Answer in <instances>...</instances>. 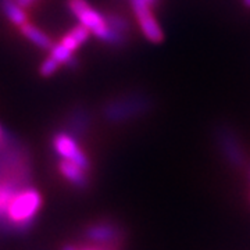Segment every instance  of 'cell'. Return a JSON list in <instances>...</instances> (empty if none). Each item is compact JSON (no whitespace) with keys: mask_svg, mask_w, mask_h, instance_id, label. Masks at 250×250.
<instances>
[{"mask_svg":"<svg viewBox=\"0 0 250 250\" xmlns=\"http://www.w3.org/2000/svg\"><path fill=\"white\" fill-rule=\"evenodd\" d=\"M41 205H42L41 193L34 187L27 185L20 189L16 196L11 199L4 218L0 224L4 227V229H11L17 232L24 231L34 223Z\"/></svg>","mask_w":250,"mask_h":250,"instance_id":"obj_1","label":"cell"},{"mask_svg":"<svg viewBox=\"0 0 250 250\" xmlns=\"http://www.w3.org/2000/svg\"><path fill=\"white\" fill-rule=\"evenodd\" d=\"M67 7L77 17L81 25L99 41L111 46H123L126 42V36L108 27L104 14L93 9L86 0H67Z\"/></svg>","mask_w":250,"mask_h":250,"instance_id":"obj_2","label":"cell"},{"mask_svg":"<svg viewBox=\"0 0 250 250\" xmlns=\"http://www.w3.org/2000/svg\"><path fill=\"white\" fill-rule=\"evenodd\" d=\"M152 106V100L146 95L134 93L110 100L103 107V117L111 124H120L146 113Z\"/></svg>","mask_w":250,"mask_h":250,"instance_id":"obj_3","label":"cell"},{"mask_svg":"<svg viewBox=\"0 0 250 250\" xmlns=\"http://www.w3.org/2000/svg\"><path fill=\"white\" fill-rule=\"evenodd\" d=\"M129 1H131L132 11L145 38L152 43L163 42L164 34L153 14L152 4H149L146 0H129Z\"/></svg>","mask_w":250,"mask_h":250,"instance_id":"obj_4","label":"cell"},{"mask_svg":"<svg viewBox=\"0 0 250 250\" xmlns=\"http://www.w3.org/2000/svg\"><path fill=\"white\" fill-rule=\"evenodd\" d=\"M53 149L62 159L70 160L75 164H78L83 170L89 168V160L86 157V154L81 150L80 145L77 142V138H74L71 134L60 131L53 136Z\"/></svg>","mask_w":250,"mask_h":250,"instance_id":"obj_5","label":"cell"},{"mask_svg":"<svg viewBox=\"0 0 250 250\" xmlns=\"http://www.w3.org/2000/svg\"><path fill=\"white\" fill-rule=\"evenodd\" d=\"M59 170L62 172V175L67 179L68 182H71L74 187L83 189L88 187V178H86V170H83L78 164L72 163L70 160L62 159L59 163Z\"/></svg>","mask_w":250,"mask_h":250,"instance_id":"obj_6","label":"cell"},{"mask_svg":"<svg viewBox=\"0 0 250 250\" xmlns=\"http://www.w3.org/2000/svg\"><path fill=\"white\" fill-rule=\"evenodd\" d=\"M90 114L85 108H75L72 110L71 116L67 120L68 134H71L74 138H81L86 134V131L90 126Z\"/></svg>","mask_w":250,"mask_h":250,"instance_id":"obj_7","label":"cell"},{"mask_svg":"<svg viewBox=\"0 0 250 250\" xmlns=\"http://www.w3.org/2000/svg\"><path fill=\"white\" fill-rule=\"evenodd\" d=\"M90 32L83 27V25H77L75 28H72L71 31H68L65 35L62 36V41L59 42L60 45H62L65 49H68L70 52H75L78 47L83 45L88 39H89Z\"/></svg>","mask_w":250,"mask_h":250,"instance_id":"obj_8","label":"cell"},{"mask_svg":"<svg viewBox=\"0 0 250 250\" xmlns=\"http://www.w3.org/2000/svg\"><path fill=\"white\" fill-rule=\"evenodd\" d=\"M86 238L89 241L106 245L108 242L117 239V228L108 223L96 224L86 231Z\"/></svg>","mask_w":250,"mask_h":250,"instance_id":"obj_9","label":"cell"},{"mask_svg":"<svg viewBox=\"0 0 250 250\" xmlns=\"http://www.w3.org/2000/svg\"><path fill=\"white\" fill-rule=\"evenodd\" d=\"M21 29V34L27 38L29 42H32L34 45L43 49V50H50L52 46H53V42L49 36L46 35L43 31H41L39 28H36L35 25L29 24V22H25L24 25L20 27Z\"/></svg>","mask_w":250,"mask_h":250,"instance_id":"obj_10","label":"cell"},{"mask_svg":"<svg viewBox=\"0 0 250 250\" xmlns=\"http://www.w3.org/2000/svg\"><path fill=\"white\" fill-rule=\"evenodd\" d=\"M0 4H1V9H3V13L6 14V17L9 18L10 22H13L14 25L21 27L25 22H28L25 11L16 0H0Z\"/></svg>","mask_w":250,"mask_h":250,"instance_id":"obj_11","label":"cell"},{"mask_svg":"<svg viewBox=\"0 0 250 250\" xmlns=\"http://www.w3.org/2000/svg\"><path fill=\"white\" fill-rule=\"evenodd\" d=\"M50 52V56L54 57L57 62H60V65H67V67H77V59H75V56L72 52H70L68 49H65L64 46L60 45V43H57V45L52 46V49L49 50Z\"/></svg>","mask_w":250,"mask_h":250,"instance_id":"obj_12","label":"cell"},{"mask_svg":"<svg viewBox=\"0 0 250 250\" xmlns=\"http://www.w3.org/2000/svg\"><path fill=\"white\" fill-rule=\"evenodd\" d=\"M104 17H106L108 27L111 28V29H114V31L120 32V34L126 35V32L129 31V24H128V21L124 17H121L118 14H114V13H107V14H104Z\"/></svg>","mask_w":250,"mask_h":250,"instance_id":"obj_13","label":"cell"},{"mask_svg":"<svg viewBox=\"0 0 250 250\" xmlns=\"http://www.w3.org/2000/svg\"><path fill=\"white\" fill-rule=\"evenodd\" d=\"M59 67H60V62H57L54 57L49 56L45 62H42V65L39 68V72H41L42 77H52L54 72L59 70Z\"/></svg>","mask_w":250,"mask_h":250,"instance_id":"obj_14","label":"cell"},{"mask_svg":"<svg viewBox=\"0 0 250 250\" xmlns=\"http://www.w3.org/2000/svg\"><path fill=\"white\" fill-rule=\"evenodd\" d=\"M16 1H17L22 9H27V7H31L36 0H16Z\"/></svg>","mask_w":250,"mask_h":250,"instance_id":"obj_15","label":"cell"},{"mask_svg":"<svg viewBox=\"0 0 250 250\" xmlns=\"http://www.w3.org/2000/svg\"><path fill=\"white\" fill-rule=\"evenodd\" d=\"M4 134H6V131H4V129L1 128V125H0V139L3 138V135H4Z\"/></svg>","mask_w":250,"mask_h":250,"instance_id":"obj_16","label":"cell"},{"mask_svg":"<svg viewBox=\"0 0 250 250\" xmlns=\"http://www.w3.org/2000/svg\"><path fill=\"white\" fill-rule=\"evenodd\" d=\"M146 1H147L149 4H156V3H157L159 0H146Z\"/></svg>","mask_w":250,"mask_h":250,"instance_id":"obj_17","label":"cell"},{"mask_svg":"<svg viewBox=\"0 0 250 250\" xmlns=\"http://www.w3.org/2000/svg\"><path fill=\"white\" fill-rule=\"evenodd\" d=\"M243 3H245L246 7H250V0H243Z\"/></svg>","mask_w":250,"mask_h":250,"instance_id":"obj_18","label":"cell"},{"mask_svg":"<svg viewBox=\"0 0 250 250\" xmlns=\"http://www.w3.org/2000/svg\"><path fill=\"white\" fill-rule=\"evenodd\" d=\"M62 250H77L75 248H72V246H67V248H64Z\"/></svg>","mask_w":250,"mask_h":250,"instance_id":"obj_19","label":"cell"}]
</instances>
